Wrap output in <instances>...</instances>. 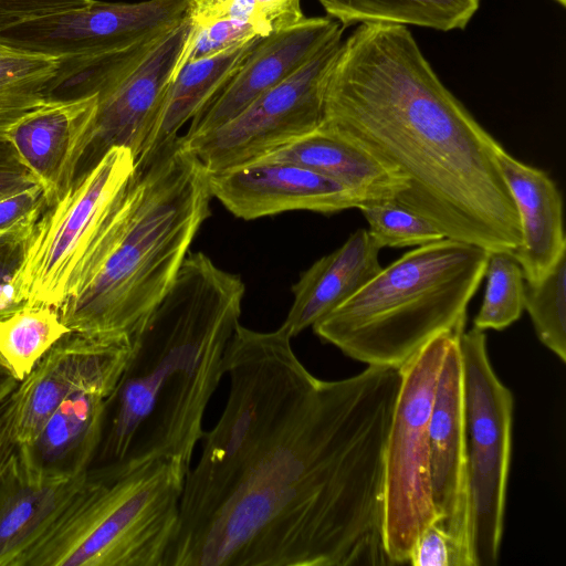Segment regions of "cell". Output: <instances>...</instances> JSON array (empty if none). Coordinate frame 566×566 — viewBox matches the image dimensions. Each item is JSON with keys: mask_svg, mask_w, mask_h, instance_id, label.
Segmentation results:
<instances>
[{"mask_svg": "<svg viewBox=\"0 0 566 566\" xmlns=\"http://www.w3.org/2000/svg\"><path fill=\"white\" fill-rule=\"evenodd\" d=\"M291 340L238 324L228 399L186 475L165 566L392 565L385 459L401 371L323 380Z\"/></svg>", "mask_w": 566, "mask_h": 566, "instance_id": "1", "label": "cell"}, {"mask_svg": "<svg viewBox=\"0 0 566 566\" xmlns=\"http://www.w3.org/2000/svg\"><path fill=\"white\" fill-rule=\"evenodd\" d=\"M321 127L398 175L394 201L489 252L521 242L503 147L443 85L406 25L360 23L329 72Z\"/></svg>", "mask_w": 566, "mask_h": 566, "instance_id": "2", "label": "cell"}, {"mask_svg": "<svg viewBox=\"0 0 566 566\" xmlns=\"http://www.w3.org/2000/svg\"><path fill=\"white\" fill-rule=\"evenodd\" d=\"M245 285L202 252L188 253L132 343L106 401L97 467L178 459L187 469L239 324ZM94 460V461H95ZM93 468V467H92Z\"/></svg>", "mask_w": 566, "mask_h": 566, "instance_id": "3", "label": "cell"}, {"mask_svg": "<svg viewBox=\"0 0 566 566\" xmlns=\"http://www.w3.org/2000/svg\"><path fill=\"white\" fill-rule=\"evenodd\" d=\"M211 198L209 172L181 137L137 160L57 307L64 325L133 343L175 282Z\"/></svg>", "mask_w": 566, "mask_h": 566, "instance_id": "4", "label": "cell"}, {"mask_svg": "<svg viewBox=\"0 0 566 566\" xmlns=\"http://www.w3.org/2000/svg\"><path fill=\"white\" fill-rule=\"evenodd\" d=\"M490 252L444 238L402 254L313 326L367 366L401 369L433 337L464 332Z\"/></svg>", "mask_w": 566, "mask_h": 566, "instance_id": "5", "label": "cell"}, {"mask_svg": "<svg viewBox=\"0 0 566 566\" xmlns=\"http://www.w3.org/2000/svg\"><path fill=\"white\" fill-rule=\"evenodd\" d=\"M188 471L178 459L91 468L24 566H165Z\"/></svg>", "mask_w": 566, "mask_h": 566, "instance_id": "6", "label": "cell"}, {"mask_svg": "<svg viewBox=\"0 0 566 566\" xmlns=\"http://www.w3.org/2000/svg\"><path fill=\"white\" fill-rule=\"evenodd\" d=\"M463 380L470 551L473 566L499 559L512 449L513 396L496 376L484 331L458 338Z\"/></svg>", "mask_w": 566, "mask_h": 566, "instance_id": "7", "label": "cell"}, {"mask_svg": "<svg viewBox=\"0 0 566 566\" xmlns=\"http://www.w3.org/2000/svg\"><path fill=\"white\" fill-rule=\"evenodd\" d=\"M454 336L459 335L433 337L400 369L385 459L384 541L392 565L408 564L419 535L438 522L431 494L429 422L438 377Z\"/></svg>", "mask_w": 566, "mask_h": 566, "instance_id": "8", "label": "cell"}, {"mask_svg": "<svg viewBox=\"0 0 566 566\" xmlns=\"http://www.w3.org/2000/svg\"><path fill=\"white\" fill-rule=\"evenodd\" d=\"M135 167L128 148L113 147L45 206L14 277L22 303L59 307L66 298L88 248Z\"/></svg>", "mask_w": 566, "mask_h": 566, "instance_id": "9", "label": "cell"}, {"mask_svg": "<svg viewBox=\"0 0 566 566\" xmlns=\"http://www.w3.org/2000/svg\"><path fill=\"white\" fill-rule=\"evenodd\" d=\"M340 45L342 35L228 123L195 137L181 136V140L208 172H216L255 161L317 129L327 78Z\"/></svg>", "mask_w": 566, "mask_h": 566, "instance_id": "10", "label": "cell"}, {"mask_svg": "<svg viewBox=\"0 0 566 566\" xmlns=\"http://www.w3.org/2000/svg\"><path fill=\"white\" fill-rule=\"evenodd\" d=\"M191 1L126 3L92 0L83 8L8 28L0 32V44L57 59L117 51L172 30L188 15Z\"/></svg>", "mask_w": 566, "mask_h": 566, "instance_id": "11", "label": "cell"}, {"mask_svg": "<svg viewBox=\"0 0 566 566\" xmlns=\"http://www.w3.org/2000/svg\"><path fill=\"white\" fill-rule=\"evenodd\" d=\"M189 30L187 15L133 71L95 94L93 133L76 177L95 166L113 147L128 148L138 159L157 124Z\"/></svg>", "mask_w": 566, "mask_h": 566, "instance_id": "12", "label": "cell"}, {"mask_svg": "<svg viewBox=\"0 0 566 566\" xmlns=\"http://www.w3.org/2000/svg\"><path fill=\"white\" fill-rule=\"evenodd\" d=\"M132 350L126 339L71 332L19 382L17 438L28 448L57 406L75 390L114 391Z\"/></svg>", "mask_w": 566, "mask_h": 566, "instance_id": "13", "label": "cell"}, {"mask_svg": "<svg viewBox=\"0 0 566 566\" xmlns=\"http://www.w3.org/2000/svg\"><path fill=\"white\" fill-rule=\"evenodd\" d=\"M342 32L340 23L331 18L304 17L289 28L260 38L226 84L192 117L182 137H195L228 123L293 75Z\"/></svg>", "mask_w": 566, "mask_h": 566, "instance_id": "14", "label": "cell"}, {"mask_svg": "<svg viewBox=\"0 0 566 566\" xmlns=\"http://www.w3.org/2000/svg\"><path fill=\"white\" fill-rule=\"evenodd\" d=\"M209 187L212 198L244 220L294 210L332 214L364 202L342 184L287 161H252L209 172Z\"/></svg>", "mask_w": 566, "mask_h": 566, "instance_id": "15", "label": "cell"}, {"mask_svg": "<svg viewBox=\"0 0 566 566\" xmlns=\"http://www.w3.org/2000/svg\"><path fill=\"white\" fill-rule=\"evenodd\" d=\"M459 336H454L450 342L432 402L429 422L430 480L432 502L438 522L469 555L472 562L463 380Z\"/></svg>", "mask_w": 566, "mask_h": 566, "instance_id": "16", "label": "cell"}, {"mask_svg": "<svg viewBox=\"0 0 566 566\" xmlns=\"http://www.w3.org/2000/svg\"><path fill=\"white\" fill-rule=\"evenodd\" d=\"M97 96L52 99L30 111L7 133L22 164L44 189L46 206L72 185L91 142Z\"/></svg>", "mask_w": 566, "mask_h": 566, "instance_id": "17", "label": "cell"}, {"mask_svg": "<svg viewBox=\"0 0 566 566\" xmlns=\"http://www.w3.org/2000/svg\"><path fill=\"white\" fill-rule=\"evenodd\" d=\"M88 471L44 470L20 451L17 464L0 486V566H24L28 555L59 520Z\"/></svg>", "mask_w": 566, "mask_h": 566, "instance_id": "18", "label": "cell"}, {"mask_svg": "<svg viewBox=\"0 0 566 566\" xmlns=\"http://www.w3.org/2000/svg\"><path fill=\"white\" fill-rule=\"evenodd\" d=\"M520 218L521 242L512 252L526 283H538L566 252L562 195L542 169L502 147L496 155Z\"/></svg>", "mask_w": 566, "mask_h": 566, "instance_id": "19", "label": "cell"}, {"mask_svg": "<svg viewBox=\"0 0 566 566\" xmlns=\"http://www.w3.org/2000/svg\"><path fill=\"white\" fill-rule=\"evenodd\" d=\"M380 250L360 228L314 262L292 286L293 302L280 328L293 338L348 300L382 269Z\"/></svg>", "mask_w": 566, "mask_h": 566, "instance_id": "20", "label": "cell"}, {"mask_svg": "<svg viewBox=\"0 0 566 566\" xmlns=\"http://www.w3.org/2000/svg\"><path fill=\"white\" fill-rule=\"evenodd\" d=\"M255 161H287L328 177L364 202L394 200L405 181L375 157L324 127L303 135Z\"/></svg>", "mask_w": 566, "mask_h": 566, "instance_id": "21", "label": "cell"}, {"mask_svg": "<svg viewBox=\"0 0 566 566\" xmlns=\"http://www.w3.org/2000/svg\"><path fill=\"white\" fill-rule=\"evenodd\" d=\"M109 396L95 389L73 391L51 413L23 457L32 464L63 473L87 472L98 451Z\"/></svg>", "mask_w": 566, "mask_h": 566, "instance_id": "22", "label": "cell"}, {"mask_svg": "<svg viewBox=\"0 0 566 566\" xmlns=\"http://www.w3.org/2000/svg\"><path fill=\"white\" fill-rule=\"evenodd\" d=\"M259 39L184 64L167 88L155 129L137 160L148 157L177 138L179 129L218 93Z\"/></svg>", "mask_w": 566, "mask_h": 566, "instance_id": "23", "label": "cell"}, {"mask_svg": "<svg viewBox=\"0 0 566 566\" xmlns=\"http://www.w3.org/2000/svg\"><path fill=\"white\" fill-rule=\"evenodd\" d=\"M343 27L385 22L440 31L463 29L480 0H318Z\"/></svg>", "mask_w": 566, "mask_h": 566, "instance_id": "24", "label": "cell"}, {"mask_svg": "<svg viewBox=\"0 0 566 566\" xmlns=\"http://www.w3.org/2000/svg\"><path fill=\"white\" fill-rule=\"evenodd\" d=\"M61 59L0 44V142L23 115L49 101Z\"/></svg>", "mask_w": 566, "mask_h": 566, "instance_id": "25", "label": "cell"}, {"mask_svg": "<svg viewBox=\"0 0 566 566\" xmlns=\"http://www.w3.org/2000/svg\"><path fill=\"white\" fill-rule=\"evenodd\" d=\"M69 333L71 331L62 322L57 307L25 303L0 319V357L14 378L22 381Z\"/></svg>", "mask_w": 566, "mask_h": 566, "instance_id": "26", "label": "cell"}, {"mask_svg": "<svg viewBox=\"0 0 566 566\" xmlns=\"http://www.w3.org/2000/svg\"><path fill=\"white\" fill-rule=\"evenodd\" d=\"M486 287L473 326L481 331H502L524 311L525 279L512 252H490L485 268Z\"/></svg>", "mask_w": 566, "mask_h": 566, "instance_id": "27", "label": "cell"}, {"mask_svg": "<svg viewBox=\"0 0 566 566\" xmlns=\"http://www.w3.org/2000/svg\"><path fill=\"white\" fill-rule=\"evenodd\" d=\"M524 310L539 342L566 361V252L535 284L525 282Z\"/></svg>", "mask_w": 566, "mask_h": 566, "instance_id": "28", "label": "cell"}, {"mask_svg": "<svg viewBox=\"0 0 566 566\" xmlns=\"http://www.w3.org/2000/svg\"><path fill=\"white\" fill-rule=\"evenodd\" d=\"M368 233L382 248L421 247L447 238L434 224L394 200L367 201L357 208Z\"/></svg>", "mask_w": 566, "mask_h": 566, "instance_id": "29", "label": "cell"}, {"mask_svg": "<svg viewBox=\"0 0 566 566\" xmlns=\"http://www.w3.org/2000/svg\"><path fill=\"white\" fill-rule=\"evenodd\" d=\"M188 18L192 23L237 19L255 25L266 36L297 23L304 14L301 0H192Z\"/></svg>", "mask_w": 566, "mask_h": 566, "instance_id": "30", "label": "cell"}, {"mask_svg": "<svg viewBox=\"0 0 566 566\" xmlns=\"http://www.w3.org/2000/svg\"><path fill=\"white\" fill-rule=\"evenodd\" d=\"M258 38H263V34L255 25L237 19L219 18L201 23L190 22V30L172 78L188 62L222 53Z\"/></svg>", "mask_w": 566, "mask_h": 566, "instance_id": "31", "label": "cell"}, {"mask_svg": "<svg viewBox=\"0 0 566 566\" xmlns=\"http://www.w3.org/2000/svg\"><path fill=\"white\" fill-rule=\"evenodd\" d=\"M41 213L30 217L13 229L0 234V319L25 304L18 297L14 277Z\"/></svg>", "mask_w": 566, "mask_h": 566, "instance_id": "32", "label": "cell"}, {"mask_svg": "<svg viewBox=\"0 0 566 566\" xmlns=\"http://www.w3.org/2000/svg\"><path fill=\"white\" fill-rule=\"evenodd\" d=\"M408 564L413 566H472L469 555L439 522L430 524L417 538Z\"/></svg>", "mask_w": 566, "mask_h": 566, "instance_id": "33", "label": "cell"}, {"mask_svg": "<svg viewBox=\"0 0 566 566\" xmlns=\"http://www.w3.org/2000/svg\"><path fill=\"white\" fill-rule=\"evenodd\" d=\"M92 0H0V32L43 15L83 8Z\"/></svg>", "mask_w": 566, "mask_h": 566, "instance_id": "34", "label": "cell"}, {"mask_svg": "<svg viewBox=\"0 0 566 566\" xmlns=\"http://www.w3.org/2000/svg\"><path fill=\"white\" fill-rule=\"evenodd\" d=\"M18 405V387L0 401V486L20 457V444L17 438Z\"/></svg>", "mask_w": 566, "mask_h": 566, "instance_id": "35", "label": "cell"}, {"mask_svg": "<svg viewBox=\"0 0 566 566\" xmlns=\"http://www.w3.org/2000/svg\"><path fill=\"white\" fill-rule=\"evenodd\" d=\"M44 189L36 184L0 199V234L7 232L45 208Z\"/></svg>", "mask_w": 566, "mask_h": 566, "instance_id": "36", "label": "cell"}, {"mask_svg": "<svg viewBox=\"0 0 566 566\" xmlns=\"http://www.w3.org/2000/svg\"><path fill=\"white\" fill-rule=\"evenodd\" d=\"M40 184L8 142H0V199Z\"/></svg>", "mask_w": 566, "mask_h": 566, "instance_id": "37", "label": "cell"}, {"mask_svg": "<svg viewBox=\"0 0 566 566\" xmlns=\"http://www.w3.org/2000/svg\"><path fill=\"white\" fill-rule=\"evenodd\" d=\"M20 381H18L6 361L0 357V389L9 388L17 386Z\"/></svg>", "mask_w": 566, "mask_h": 566, "instance_id": "38", "label": "cell"}, {"mask_svg": "<svg viewBox=\"0 0 566 566\" xmlns=\"http://www.w3.org/2000/svg\"><path fill=\"white\" fill-rule=\"evenodd\" d=\"M18 385L13 386V387L0 389V401H2L4 398H7L18 387Z\"/></svg>", "mask_w": 566, "mask_h": 566, "instance_id": "39", "label": "cell"}, {"mask_svg": "<svg viewBox=\"0 0 566 566\" xmlns=\"http://www.w3.org/2000/svg\"><path fill=\"white\" fill-rule=\"evenodd\" d=\"M557 1L558 3H560L563 7L566 4V0H555Z\"/></svg>", "mask_w": 566, "mask_h": 566, "instance_id": "40", "label": "cell"}]
</instances>
